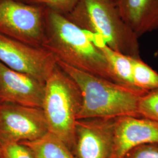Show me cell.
I'll list each match as a JSON object with an SVG mask.
<instances>
[{
  "mask_svg": "<svg viewBox=\"0 0 158 158\" xmlns=\"http://www.w3.org/2000/svg\"><path fill=\"white\" fill-rule=\"evenodd\" d=\"M45 32L43 48L51 52L57 61L118 83L107 59L89 34L65 15L46 8Z\"/></svg>",
  "mask_w": 158,
  "mask_h": 158,
  "instance_id": "obj_1",
  "label": "cell"
},
{
  "mask_svg": "<svg viewBox=\"0 0 158 158\" xmlns=\"http://www.w3.org/2000/svg\"><path fill=\"white\" fill-rule=\"evenodd\" d=\"M57 64L76 83L81 91L82 105L77 119L141 117L138 104L148 91L97 77L60 61Z\"/></svg>",
  "mask_w": 158,
  "mask_h": 158,
  "instance_id": "obj_2",
  "label": "cell"
},
{
  "mask_svg": "<svg viewBox=\"0 0 158 158\" xmlns=\"http://www.w3.org/2000/svg\"><path fill=\"white\" fill-rule=\"evenodd\" d=\"M65 16L80 28L100 37L113 50L141 57L139 38L125 23L115 4L104 0H79Z\"/></svg>",
  "mask_w": 158,
  "mask_h": 158,
  "instance_id": "obj_3",
  "label": "cell"
},
{
  "mask_svg": "<svg viewBox=\"0 0 158 158\" xmlns=\"http://www.w3.org/2000/svg\"><path fill=\"white\" fill-rule=\"evenodd\" d=\"M82 105L79 86L57 64L45 82L42 105L49 132L73 151L75 128Z\"/></svg>",
  "mask_w": 158,
  "mask_h": 158,
  "instance_id": "obj_4",
  "label": "cell"
},
{
  "mask_svg": "<svg viewBox=\"0 0 158 158\" xmlns=\"http://www.w3.org/2000/svg\"><path fill=\"white\" fill-rule=\"evenodd\" d=\"M46 9L19 0H0V34L29 45L43 47Z\"/></svg>",
  "mask_w": 158,
  "mask_h": 158,
  "instance_id": "obj_5",
  "label": "cell"
},
{
  "mask_svg": "<svg viewBox=\"0 0 158 158\" xmlns=\"http://www.w3.org/2000/svg\"><path fill=\"white\" fill-rule=\"evenodd\" d=\"M49 132L42 108L0 103V145L32 141Z\"/></svg>",
  "mask_w": 158,
  "mask_h": 158,
  "instance_id": "obj_6",
  "label": "cell"
},
{
  "mask_svg": "<svg viewBox=\"0 0 158 158\" xmlns=\"http://www.w3.org/2000/svg\"><path fill=\"white\" fill-rule=\"evenodd\" d=\"M0 62L13 70L45 82L57 66L54 55L43 47H35L0 34Z\"/></svg>",
  "mask_w": 158,
  "mask_h": 158,
  "instance_id": "obj_7",
  "label": "cell"
},
{
  "mask_svg": "<svg viewBox=\"0 0 158 158\" xmlns=\"http://www.w3.org/2000/svg\"><path fill=\"white\" fill-rule=\"evenodd\" d=\"M115 119H77L73 151L77 158H111Z\"/></svg>",
  "mask_w": 158,
  "mask_h": 158,
  "instance_id": "obj_8",
  "label": "cell"
},
{
  "mask_svg": "<svg viewBox=\"0 0 158 158\" xmlns=\"http://www.w3.org/2000/svg\"><path fill=\"white\" fill-rule=\"evenodd\" d=\"M45 83L0 62V103L42 108Z\"/></svg>",
  "mask_w": 158,
  "mask_h": 158,
  "instance_id": "obj_9",
  "label": "cell"
},
{
  "mask_svg": "<svg viewBox=\"0 0 158 158\" xmlns=\"http://www.w3.org/2000/svg\"><path fill=\"white\" fill-rule=\"evenodd\" d=\"M151 143L158 144V122L132 116L115 119L110 158H124L136 147Z\"/></svg>",
  "mask_w": 158,
  "mask_h": 158,
  "instance_id": "obj_10",
  "label": "cell"
},
{
  "mask_svg": "<svg viewBox=\"0 0 158 158\" xmlns=\"http://www.w3.org/2000/svg\"><path fill=\"white\" fill-rule=\"evenodd\" d=\"M117 7L126 24L139 38L158 29V0H118Z\"/></svg>",
  "mask_w": 158,
  "mask_h": 158,
  "instance_id": "obj_11",
  "label": "cell"
},
{
  "mask_svg": "<svg viewBox=\"0 0 158 158\" xmlns=\"http://www.w3.org/2000/svg\"><path fill=\"white\" fill-rule=\"evenodd\" d=\"M88 34L93 42L107 59L119 84L135 87L132 80V57L111 49L100 37L95 34Z\"/></svg>",
  "mask_w": 158,
  "mask_h": 158,
  "instance_id": "obj_12",
  "label": "cell"
},
{
  "mask_svg": "<svg viewBox=\"0 0 158 158\" xmlns=\"http://www.w3.org/2000/svg\"><path fill=\"white\" fill-rule=\"evenodd\" d=\"M20 143L28 147L36 158H77L65 143L49 132L40 139Z\"/></svg>",
  "mask_w": 158,
  "mask_h": 158,
  "instance_id": "obj_13",
  "label": "cell"
},
{
  "mask_svg": "<svg viewBox=\"0 0 158 158\" xmlns=\"http://www.w3.org/2000/svg\"><path fill=\"white\" fill-rule=\"evenodd\" d=\"M132 80L136 88L146 91L158 89V73L141 57L132 58Z\"/></svg>",
  "mask_w": 158,
  "mask_h": 158,
  "instance_id": "obj_14",
  "label": "cell"
},
{
  "mask_svg": "<svg viewBox=\"0 0 158 158\" xmlns=\"http://www.w3.org/2000/svg\"><path fill=\"white\" fill-rule=\"evenodd\" d=\"M138 113L141 117L158 122V89L148 91L142 97Z\"/></svg>",
  "mask_w": 158,
  "mask_h": 158,
  "instance_id": "obj_15",
  "label": "cell"
},
{
  "mask_svg": "<svg viewBox=\"0 0 158 158\" xmlns=\"http://www.w3.org/2000/svg\"><path fill=\"white\" fill-rule=\"evenodd\" d=\"M79 0H23V2L34 5L45 6L64 15L74 8Z\"/></svg>",
  "mask_w": 158,
  "mask_h": 158,
  "instance_id": "obj_16",
  "label": "cell"
},
{
  "mask_svg": "<svg viewBox=\"0 0 158 158\" xmlns=\"http://www.w3.org/2000/svg\"><path fill=\"white\" fill-rule=\"evenodd\" d=\"M1 147L4 158H36L28 147L20 143H10Z\"/></svg>",
  "mask_w": 158,
  "mask_h": 158,
  "instance_id": "obj_17",
  "label": "cell"
},
{
  "mask_svg": "<svg viewBox=\"0 0 158 158\" xmlns=\"http://www.w3.org/2000/svg\"><path fill=\"white\" fill-rule=\"evenodd\" d=\"M124 158H158V144H145L136 147Z\"/></svg>",
  "mask_w": 158,
  "mask_h": 158,
  "instance_id": "obj_18",
  "label": "cell"
},
{
  "mask_svg": "<svg viewBox=\"0 0 158 158\" xmlns=\"http://www.w3.org/2000/svg\"><path fill=\"white\" fill-rule=\"evenodd\" d=\"M104 1H108V2H110L113 3V4H115L117 6V1L118 0H104Z\"/></svg>",
  "mask_w": 158,
  "mask_h": 158,
  "instance_id": "obj_19",
  "label": "cell"
},
{
  "mask_svg": "<svg viewBox=\"0 0 158 158\" xmlns=\"http://www.w3.org/2000/svg\"><path fill=\"white\" fill-rule=\"evenodd\" d=\"M0 158H3V156H2V150H1V145H0Z\"/></svg>",
  "mask_w": 158,
  "mask_h": 158,
  "instance_id": "obj_20",
  "label": "cell"
},
{
  "mask_svg": "<svg viewBox=\"0 0 158 158\" xmlns=\"http://www.w3.org/2000/svg\"><path fill=\"white\" fill-rule=\"evenodd\" d=\"M19 1H23V0H19Z\"/></svg>",
  "mask_w": 158,
  "mask_h": 158,
  "instance_id": "obj_21",
  "label": "cell"
}]
</instances>
